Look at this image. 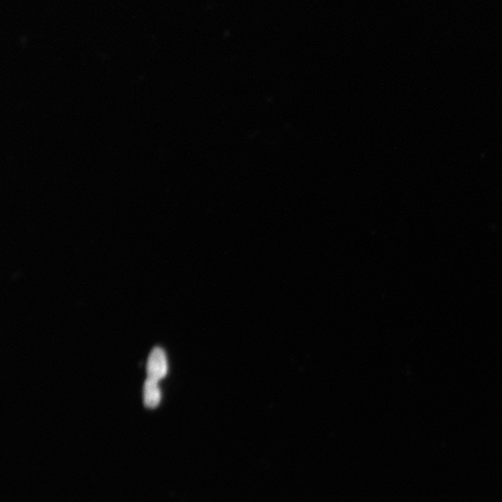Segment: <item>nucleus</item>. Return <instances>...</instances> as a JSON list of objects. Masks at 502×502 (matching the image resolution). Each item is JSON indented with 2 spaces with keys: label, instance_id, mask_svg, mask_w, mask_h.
Wrapping results in <instances>:
<instances>
[{
  "label": "nucleus",
  "instance_id": "1",
  "mask_svg": "<svg viewBox=\"0 0 502 502\" xmlns=\"http://www.w3.org/2000/svg\"><path fill=\"white\" fill-rule=\"evenodd\" d=\"M168 371V360L164 350L160 347H155L151 351L148 361V378L160 381L167 376Z\"/></svg>",
  "mask_w": 502,
  "mask_h": 502
},
{
  "label": "nucleus",
  "instance_id": "2",
  "mask_svg": "<svg viewBox=\"0 0 502 502\" xmlns=\"http://www.w3.org/2000/svg\"><path fill=\"white\" fill-rule=\"evenodd\" d=\"M159 381L149 379L143 386V402L149 409H156L161 401V390Z\"/></svg>",
  "mask_w": 502,
  "mask_h": 502
}]
</instances>
